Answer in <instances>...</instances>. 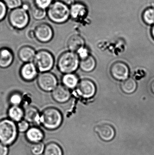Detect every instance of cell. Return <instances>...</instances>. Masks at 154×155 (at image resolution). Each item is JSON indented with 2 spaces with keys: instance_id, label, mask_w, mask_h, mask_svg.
Masks as SVG:
<instances>
[{
  "instance_id": "d6986e66",
  "label": "cell",
  "mask_w": 154,
  "mask_h": 155,
  "mask_svg": "<svg viewBox=\"0 0 154 155\" xmlns=\"http://www.w3.org/2000/svg\"><path fill=\"white\" fill-rule=\"evenodd\" d=\"M85 44L84 39L78 35H74L69 39L68 46L71 51L76 52L83 48Z\"/></svg>"
},
{
  "instance_id": "3957f363",
  "label": "cell",
  "mask_w": 154,
  "mask_h": 155,
  "mask_svg": "<svg viewBox=\"0 0 154 155\" xmlns=\"http://www.w3.org/2000/svg\"><path fill=\"white\" fill-rule=\"evenodd\" d=\"M18 132L15 122L9 118L0 121V143L6 146L11 145L16 140Z\"/></svg>"
},
{
  "instance_id": "f1b7e54d",
  "label": "cell",
  "mask_w": 154,
  "mask_h": 155,
  "mask_svg": "<svg viewBox=\"0 0 154 155\" xmlns=\"http://www.w3.org/2000/svg\"><path fill=\"white\" fill-rule=\"evenodd\" d=\"M6 5L10 9H13L20 7L22 5V0H2Z\"/></svg>"
},
{
  "instance_id": "484cf974",
  "label": "cell",
  "mask_w": 154,
  "mask_h": 155,
  "mask_svg": "<svg viewBox=\"0 0 154 155\" xmlns=\"http://www.w3.org/2000/svg\"><path fill=\"white\" fill-rule=\"evenodd\" d=\"M31 14L33 17L36 20H42L47 15L46 10L38 8L35 6L32 9Z\"/></svg>"
},
{
  "instance_id": "ac0fdd59",
  "label": "cell",
  "mask_w": 154,
  "mask_h": 155,
  "mask_svg": "<svg viewBox=\"0 0 154 155\" xmlns=\"http://www.w3.org/2000/svg\"><path fill=\"white\" fill-rule=\"evenodd\" d=\"M26 137L29 142L32 144L41 142L44 137L42 131L37 127H33L26 132Z\"/></svg>"
},
{
  "instance_id": "836d02e7",
  "label": "cell",
  "mask_w": 154,
  "mask_h": 155,
  "mask_svg": "<svg viewBox=\"0 0 154 155\" xmlns=\"http://www.w3.org/2000/svg\"><path fill=\"white\" fill-rule=\"evenodd\" d=\"M78 52L79 55L80 59L85 58L89 55L87 50L84 47L81 48L79 51H78Z\"/></svg>"
},
{
  "instance_id": "7a4b0ae2",
  "label": "cell",
  "mask_w": 154,
  "mask_h": 155,
  "mask_svg": "<svg viewBox=\"0 0 154 155\" xmlns=\"http://www.w3.org/2000/svg\"><path fill=\"white\" fill-rule=\"evenodd\" d=\"M62 122V114L57 108L48 107L41 114L40 124L48 130L57 129L61 125Z\"/></svg>"
},
{
  "instance_id": "f546056e",
  "label": "cell",
  "mask_w": 154,
  "mask_h": 155,
  "mask_svg": "<svg viewBox=\"0 0 154 155\" xmlns=\"http://www.w3.org/2000/svg\"><path fill=\"white\" fill-rule=\"evenodd\" d=\"M35 6L41 9H48L52 3V0H33Z\"/></svg>"
},
{
  "instance_id": "8992f818",
  "label": "cell",
  "mask_w": 154,
  "mask_h": 155,
  "mask_svg": "<svg viewBox=\"0 0 154 155\" xmlns=\"http://www.w3.org/2000/svg\"><path fill=\"white\" fill-rule=\"evenodd\" d=\"M9 22L15 29H24L28 25L30 21V16L28 12L22 7L13 9L8 16Z\"/></svg>"
},
{
  "instance_id": "9c48e42d",
  "label": "cell",
  "mask_w": 154,
  "mask_h": 155,
  "mask_svg": "<svg viewBox=\"0 0 154 155\" xmlns=\"http://www.w3.org/2000/svg\"><path fill=\"white\" fill-rule=\"evenodd\" d=\"M77 91L78 94L82 97L85 98H90L96 94V85L89 79H83L78 84Z\"/></svg>"
},
{
  "instance_id": "52a82bcc",
  "label": "cell",
  "mask_w": 154,
  "mask_h": 155,
  "mask_svg": "<svg viewBox=\"0 0 154 155\" xmlns=\"http://www.w3.org/2000/svg\"><path fill=\"white\" fill-rule=\"evenodd\" d=\"M39 87L46 92H52L57 86L58 81L55 75L49 72L41 73L37 78Z\"/></svg>"
},
{
  "instance_id": "e0dca14e",
  "label": "cell",
  "mask_w": 154,
  "mask_h": 155,
  "mask_svg": "<svg viewBox=\"0 0 154 155\" xmlns=\"http://www.w3.org/2000/svg\"><path fill=\"white\" fill-rule=\"evenodd\" d=\"M36 52L32 47L24 46L19 50L18 53L19 59L24 63L33 62Z\"/></svg>"
},
{
  "instance_id": "7c38bea8",
  "label": "cell",
  "mask_w": 154,
  "mask_h": 155,
  "mask_svg": "<svg viewBox=\"0 0 154 155\" xmlns=\"http://www.w3.org/2000/svg\"><path fill=\"white\" fill-rule=\"evenodd\" d=\"M52 96L57 103L63 104L68 101L71 97V93L66 87L58 85L52 92Z\"/></svg>"
},
{
  "instance_id": "603a6c76",
  "label": "cell",
  "mask_w": 154,
  "mask_h": 155,
  "mask_svg": "<svg viewBox=\"0 0 154 155\" xmlns=\"http://www.w3.org/2000/svg\"><path fill=\"white\" fill-rule=\"evenodd\" d=\"M137 87L136 82L132 78L124 80L121 85V89L124 93L131 94L135 92Z\"/></svg>"
},
{
  "instance_id": "7402d4cb",
  "label": "cell",
  "mask_w": 154,
  "mask_h": 155,
  "mask_svg": "<svg viewBox=\"0 0 154 155\" xmlns=\"http://www.w3.org/2000/svg\"><path fill=\"white\" fill-rule=\"evenodd\" d=\"M63 86L68 89H73L77 86L78 78L73 74H65L62 78Z\"/></svg>"
},
{
  "instance_id": "cb8c5ba5",
  "label": "cell",
  "mask_w": 154,
  "mask_h": 155,
  "mask_svg": "<svg viewBox=\"0 0 154 155\" xmlns=\"http://www.w3.org/2000/svg\"><path fill=\"white\" fill-rule=\"evenodd\" d=\"M43 155H63L60 147L56 143H51L45 147Z\"/></svg>"
},
{
  "instance_id": "d6a6232c",
  "label": "cell",
  "mask_w": 154,
  "mask_h": 155,
  "mask_svg": "<svg viewBox=\"0 0 154 155\" xmlns=\"http://www.w3.org/2000/svg\"><path fill=\"white\" fill-rule=\"evenodd\" d=\"M8 152L7 146L0 143V155H7Z\"/></svg>"
},
{
  "instance_id": "83f0119b",
  "label": "cell",
  "mask_w": 154,
  "mask_h": 155,
  "mask_svg": "<svg viewBox=\"0 0 154 155\" xmlns=\"http://www.w3.org/2000/svg\"><path fill=\"white\" fill-rule=\"evenodd\" d=\"M22 100L21 94L17 92L11 94L9 98V103L11 106H20Z\"/></svg>"
},
{
  "instance_id": "44dd1931",
  "label": "cell",
  "mask_w": 154,
  "mask_h": 155,
  "mask_svg": "<svg viewBox=\"0 0 154 155\" xmlns=\"http://www.w3.org/2000/svg\"><path fill=\"white\" fill-rule=\"evenodd\" d=\"M80 67L82 71L86 72L92 71L96 65V62L94 57L89 54L87 56L81 59L80 61Z\"/></svg>"
},
{
  "instance_id": "9a60e30c",
  "label": "cell",
  "mask_w": 154,
  "mask_h": 155,
  "mask_svg": "<svg viewBox=\"0 0 154 155\" xmlns=\"http://www.w3.org/2000/svg\"><path fill=\"white\" fill-rule=\"evenodd\" d=\"M41 114L36 107L28 106L24 110V120L29 124L34 125L40 124Z\"/></svg>"
},
{
  "instance_id": "74e56055",
  "label": "cell",
  "mask_w": 154,
  "mask_h": 155,
  "mask_svg": "<svg viewBox=\"0 0 154 155\" xmlns=\"http://www.w3.org/2000/svg\"><path fill=\"white\" fill-rule=\"evenodd\" d=\"M151 90H152V93L154 94V81L152 82L151 85Z\"/></svg>"
},
{
  "instance_id": "4fadbf2b",
  "label": "cell",
  "mask_w": 154,
  "mask_h": 155,
  "mask_svg": "<svg viewBox=\"0 0 154 155\" xmlns=\"http://www.w3.org/2000/svg\"><path fill=\"white\" fill-rule=\"evenodd\" d=\"M70 13L72 19L80 21L86 17L87 14V9L86 5L82 3H74L71 6Z\"/></svg>"
},
{
  "instance_id": "6da1fadb",
  "label": "cell",
  "mask_w": 154,
  "mask_h": 155,
  "mask_svg": "<svg viewBox=\"0 0 154 155\" xmlns=\"http://www.w3.org/2000/svg\"><path fill=\"white\" fill-rule=\"evenodd\" d=\"M47 14L51 21L57 24L65 22L70 16V9L68 5L59 1L52 2L47 9Z\"/></svg>"
},
{
  "instance_id": "5b68a950",
  "label": "cell",
  "mask_w": 154,
  "mask_h": 155,
  "mask_svg": "<svg viewBox=\"0 0 154 155\" xmlns=\"http://www.w3.org/2000/svg\"><path fill=\"white\" fill-rule=\"evenodd\" d=\"M37 70L41 73L50 71L54 64V58L51 53L46 50L36 52L33 62Z\"/></svg>"
},
{
  "instance_id": "2e32d148",
  "label": "cell",
  "mask_w": 154,
  "mask_h": 155,
  "mask_svg": "<svg viewBox=\"0 0 154 155\" xmlns=\"http://www.w3.org/2000/svg\"><path fill=\"white\" fill-rule=\"evenodd\" d=\"M14 60L12 51L7 48L0 49V68L6 69L10 67Z\"/></svg>"
},
{
  "instance_id": "8fae6325",
  "label": "cell",
  "mask_w": 154,
  "mask_h": 155,
  "mask_svg": "<svg viewBox=\"0 0 154 155\" xmlns=\"http://www.w3.org/2000/svg\"><path fill=\"white\" fill-rule=\"evenodd\" d=\"M38 70L33 62L24 63L20 70L22 79L26 82L33 81L38 76Z\"/></svg>"
},
{
  "instance_id": "30bf717a",
  "label": "cell",
  "mask_w": 154,
  "mask_h": 155,
  "mask_svg": "<svg viewBox=\"0 0 154 155\" xmlns=\"http://www.w3.org/2000/svg\"><path fill=\"white\" fill-rule=\"evenodd\" d=\"M110 73L112 77L116 80H125L129 75V68L124 63L117 62L111 66Z\"/></svg>"
},
{
  "instance_id": "f35d334b",
  "label": "cell",
  "mask_w": 154,
  "mask_h": 155,
  "mask_svg": "<svg viewBox=\"0 0 154 155\" xmlns=\"http://www.w3.org/2000/svg\"><path fill=\"white\" fill-rule=\"evenodd\" d=\"M150 3H151V5H152V8L154 9V0H151Z\"/></svg>"
},
{
  "instance_id": "1f68e13d",
  "label": "cell",
  "mask_w": 154,
  "mask_h": 155,
  "mask_svg": "<svg viewBox=\"0 0 154 155\" xmlns=\"http://www.w3.org/2000/svg\"><path fill=\"white\" fill-rule=\"evenodd\" d=\"M7 12V7L2 0H0V21L3 20Z\"/></svg>"
},
{
  "instance_id": "277c9868",
  "label": "cell",
  "mask_w": 154,
  "mask_h": 155,
  "mask_svg": "<svg viewBox=\"0 0 154 155\" xmlns=\"http://www.w3.org/2000/svg\"><path fill=\"white\" fill-rule=\"evenodd\" d=\"M79 64V59L77 54L71 51L65 52L59 57L58 69L64 74H71L77 70Z\"/></svg>"
},
{
  "instance_id": "4dcf8cb0",
  "label": "cell",
  "mask_w": 154,
  "mask_h": 155,
  "mask_svg": "<svg viewBox=\"0 0 154 155\" xmlns=\"http://www.w3.org/2000/svg\"><path fill=\"white\" fill-rule=\"evenodd\" d=\"M17 127L18 132L20 133H26L30 128V124L24 119L18 122Z\"/></svg>"
},
{
  "instance_id": "ab89813d",
  "label": "cell",
  "mask_w": 154,
  "mask_h": 155,
  "mask_svg": "<svg viewBox=\"0 0 154 155\" xmlns=\"http://www.w3.org/2000/svg\"><path fill=\"white\" fill-rule=\"evenodd\" d=\"M152 35L154 39V25L152 29Z\"/></svg>"
},
{
  "instance_id": "ba28073f",
  "label": "cell",
  "mask_w": 154,
  "mask_h": 155,
  "mask_svg": "<svg viewBox=\"0 0 154 155\" xmlns=\"http://www.w3.org/2000/svg\"><path fill=\"white\" fill-rule=\"evenodd\" d=\"M35 38L40 42L48 43L53 38V31L51 26L45 23L40 24L34 30Z\"/></svg>"
},
{
  "instance_id": "d590c367",
  "label": "cell",
  "mask_w": 154,
  "mask_h": 155,
  "mask_svg": "<svg viewBox=\"0 0 154 155\" xmlns=\"http://www.w3.org/2000/svg\"><path fill=\"white\" fill-rule=\"evenodd\" d=\"M28 35H29V37L30 38H33V37H35V36H34V31L30 30V31L28 32Z\"/></svg>"
},
{
  "instance_id": "e575fe53",
  "label": "cell",
  "mask_w": 154,
  "mask_h": 155,
  "mask_svg": "<svg viewBox=\"0 0 154 155\" xmlns=\"http://www.w3.org/2000/svg\"><path fill=\"white\" fill-rule=\"evenodd\" d=\"M22 7L28 12L30 8V5L28 3H24L22 5Z\"/></svg>"
},
{
  "instance_id": "8d00e7d4",
  "label": "cell",
  "mask_w": 154,
  "mask_h": 155,
  "mask_svg": "<svg viewBox=\"0 0 154 155\" xmlns=\"http://www.w3.org/2000/svg\"><path fill=\"white\" fill-rule=\"evenodd\" d=\"M65 3L68 5H72L74 3V0H65Z\"/></svg>"
},
{
  "instance_id": "4316f807",
  "label": "cell",
  "mask_w": 154,
  "mask_h": 155,
  "mask_svg": "<svg viewBox=\"0 0 154 155\" xmlns=\"http://www.w3.org/2000/svg\"><path fill=\"white\" fill-rule=\"evenodd\" d=\"M45 146L42 142L33 144L31 146L30 151L33 155H41L43 153Z\"/></svg>"
},
{
  "instance_id": "ffe728a7",
  "label": "cell",
  "mask_w": 154,
  "mask_h": 155,
  "mask_svg": "<svg viewBox=\"0 0 154 155\" xmlns=\"http://www.w3.org/2000/svg\"><path fill=\"white\" fill-rule=\"evenodd\" d=\"M7 114L9 119L18 123L24 117V110L20 106H11L8 109Z\"/></svg>"
},
{
  "instance_id": "5bb4252c",
  "label": "cell",
  "mask_w": 154,
  "mask_h": 155,
  "mask_svg": "<svg viewBox=\"0 0 154 155\" xmlns=\"http://www.w3.org/2000/svg\"><path fill=\"white\" fill-rule=\"evenodd\" d=\"M95 131L103 141H111L115 136L114 128L110 125L107 124L98 126L95 128Z\"/></svg>"
},
{
  "instance_id": "d4e9b609",
  "label": "cell",
  "mask_w": 154,
  "mask_h": 155,
  "mask_svg": "<svg viewBox=\"0 0 154 155\" xmlns=\"http://www.w3.org/2000/svg\"><path fill=\"white\" fill-rule=\"evenodd\" d=\"M143 20L146 24H154V9L148 8L144 10L142 15Z\"/></svg>"
}]
</instances>
